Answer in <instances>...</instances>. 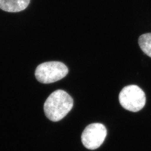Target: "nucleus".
Masks as SVG:
<instances>
[{
  "label": "nucleus",
  "mask_w": 151,
  "mask_h": 151,
  "mask_svg": "<svg viewBox=\"0 0 151 151\" xmlns=\"http://www.w3.org/2000/svg\"><path fill=\"white\" fill-rule=\"evenodd\" d=\"M119 102L125 109L137 112L145 106L146 97L145 93L137 85H131L124 87L120 92Z\"/></svg>",
  "instance_id": "obj_3"
},
{
  "label": "nucleus",
  "mask_w": 151,
  "mask_h": 151,
  "mask_svg": "<svg viewBox=\"0 0 151 151\" xmlns=\"http://www.w3.org/2000/svg\"><path fill=\"white\" fill-rule=\"evenodd\" d=\"M138 43L141 50L151 58V33H147L140 36Z\"/></svg>",
  "instance_id": "obj_6"
},
{
  "label": "nucleus",
  "mask_w": 151,
  "mask_h": 151,
  "mask_svg": "<svg viewBox=\"0 0 151 151\" xmlns=\"http://www.w3.org/2000/svg\"><path fill=\"white\" fill-rule=\"evenodd\" d=\"M30 0H0V9L9 12L23 11L30 4Z\"/></svg>",
  "instance_id": "obj_5"
},
{
  "label": "nucleus",
  "mask_w": 151,
  "mask_h": 151,
  "mask_svg": "<svg viewBox=\"0 0 151 151\" xmlns=\"http://www.w3.org/2000/svg\"><path fill=\"white\" fill-rule=\"evenodd\" d=\"M107 135L106 127L101 123H93L87 126L82 132L81 140L84 147L91 150L98 148Z\"/></svg>",
  "instance_id": "obj_4"
},
{
  "label": "nucleus",
  "mask_w": 151,
  "mask_h": 151,
  "mask_svg": "<svg viewBox=\"0 0 151 151\" xmlns=\"http://www.w3.org/2000/svg\"><path fill=\"white\" fill-rule=\"evenodd\" d=\"M73 106V100L64 90H57L52 93L44 105L46 116L50 120L58 122L63 119Z\"/></svg>",
  "instance_id": "obj_1"
},
{
  "label": "nucleus",
  "mask_w": 151,
  "mask_h": 151,
  "mask_svg": "<svg viewBox=\"0 0 151 151\" xmlns=\"http://www.w3.org/2000/svg\"><path fill=\"white\" fill-rule=\"evenodd\" d=\"M68 73V69L62 62L51 61L39 65L35 76L39 82L48 84L63 78Z\"/></svg>",
  "instance_id": "obj_2"
}]
</instances>
